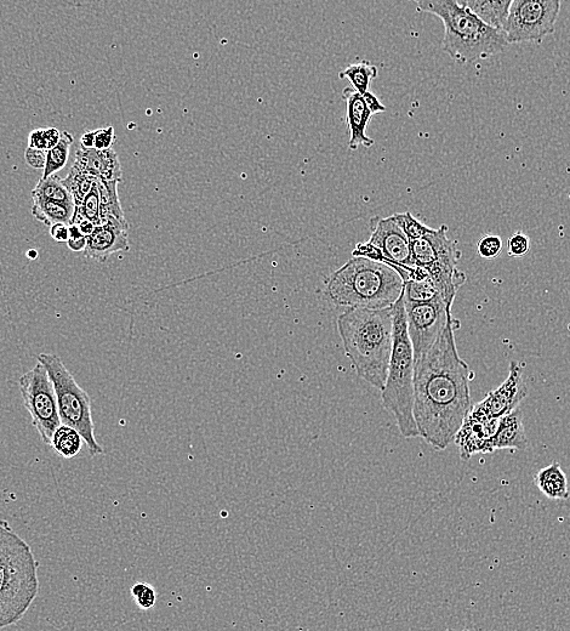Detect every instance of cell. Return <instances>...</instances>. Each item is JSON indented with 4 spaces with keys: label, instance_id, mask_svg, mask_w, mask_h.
Returning <instances> with one entry per match:
<instances>
[{
    "label": "cell",
    "instance_id": "obj_30",
    "mask_svg": "<svg viewBox=\"0 0 570 631\" xmlns=\"http://www.w3.org/2000/svg\"><path fill=\"white\" fill-rule=\"evenodd\" d=\"M100 206V191L98 180H96L93 189H91L87 197L84 198L81 206L76 208L73 219L76 218V216H82V218L93 221V223L98 226L101 224Z\"/></svg>",
    "mask_w": 570,
    "mask_h": 631
},
{
    "label": "cell",
    "instance_id": "obj_8",
    "mask_svg": "<svg viewBox=\"0 0 570 631\" xmlns=\"http://www.w3.org/2000/svg\"><path fill=\"white\" fill-rule=\"evenodd\" d=\"M38 362L47 369L57 400V408L61 424L72 426L82 435L85 445L91 457L104 454V448L95 436V424L93 412H91V400L87 391L74 379L72 373L62 362L59 356L54 354H41Z\"/></svg>",
    "mask_w": 570,
    "mask_h": 631
},
{
    "label": "cell",
    "instance_id": "obj_28",
    "mask_svg": "<svg viewBox=\"0 0 570 631\" xmlns=\"http://www.w3.org/2000/svg\"><path fill=\"white\" fill-rule=\"evenodd\" d=\"M116 142V133L112 125L107 127L91 130L84 133L81 138V146L83 150H108Z\"/></svg>",
    "mask_w": 570,
    "mask_h": 631
},
{
    "label": "cell",
    "instance_id": "obj_21",
    "mask_svg": "<svg viewBox=\"0 0 570 631\" xmlns=\"http://www.w3.org/2000/svg\"><path fill=\"white\" fill-rule=\"evenodd\" d=\"M118 184L119 183H117V181H106L98 179L101 203V224H104L106 223V221L111 219L121 221V223L124 224H128V221L127 219H125L124 216L121 201H119Z\"/></svg>",
    "mask_w": 570,
    "mask_h": 631
},
{
    "label": "cell",
    "instance_id": "obj_26",
    "mask_svg": "<svg viewBox=\"0 0 570 631\" xmlns=\"http://www.w3.org/2000/svg\"><path fill=\"white\" fill-rule=\"evenodd\" d=\"M73 141L72 134L62 132L59 144L47 152V164H45L43 169L42 179H47L66 167Z\"/></svg>",
    "mask_w": 570,
    "mask_h": 631
},
{
    "label": "cell",
    "instance_id": "obj_6",
    "mask_svg": "<svg viewBox=\"0 0 570 631\" xmlns=\"http://www.w3.org/2000/svg\"><path fill=\"white\" fill-rule=\"evenodd\" d=\"M381 399L403 437H419L414 418V350L410 340L403 294L393 305V344Z\"/></svg>",
    "mask_w": 570,
    "mask_h": 631
},
{
    "label": "cell",
    "instance_id": "obj_22",
    "mask_svg": "<svg viewBox=\"0 0 570 631\" xmlns=\"http://www.w3.org/2000/svg\"><path fill=\"white\" fill-rule=\"evenodd\" d=\"M513 0H476L471 10L489 26L504 30Z\"/></svg>",
    "mask_w": 570,
    "mask_h": 631
},
{
    "label": "cell",
    "instance_id": "obj_3",
    "mask_svg": "<svg viewBox=\"0 0 570 631\" xmlns=\"http://www.w3.org/2000/svg\"><path fill=\"white\" fill-rule=\"evenodd\" d=\"M421 13L440 17L444 25L443 50L458 64H471L503 53L506 34L489 26L456 0H414Z\"/></svg>",
    "mask_w": 570,
    "mask_h": 631
},
{
    "label": "cell",
    "instance_id": "obj_32",
    "mask_svg": "<svg viewBox=\"0 0 570 631\" xmlns=\"http://www.w3.org/2000/svg\"><path fill=\"white\" fill-rule=\"evenodd\" d=\"M393 218L396 219L399 226L402 227L404 233H406L409 241L416 240L431 232L433 229L421 223L418 219L414 218L412 213H396L393 214Z\"/></svg>",
    "mask_w": 570,
    "mask_h": 631
},
{
    "label": "cell",
    "instance_id": "obj_39",
    "mask_svg": "<svg viewBox=\"0 0 570 631\" xmlns=\"http://www.w3.org/2000/svg\"><path fill=\"white\" fill-rule=\"evenodd\" d=\"M50 236L53 237L56 242L67 243L68 238H70V225L61 223L51 225Z\"/></svg>",
    "mask_w": 570,
    "mask_h": 631
},
{
    "label": "cell",
    "instance_id": "obj_18",
    "mask_svg": "<svg viewBox=\"0 0 570 631\" xmlns=\"http://www.w3.org/2000/svg\"><path fill=\"white\" fill-rule=\"evenodd\" d=\"M523 413L520 408L500 418L497 435L494 437V451L499 449H526L528 447Z\"/></svg>",
    "mask_w": 570,
    "mask_h": 631
},
{
    "label": "cell",
    "instance_id": "obj_42",
    "mask_svg": "<svg viewBox=\"0 0 570 631\" xmlns=\"http://www.w3.org/2000/svg\"><path fill=\"white\" fill-rule=\"evenodd\" d=\"M456 2H458L461 5H464V7H466V8H470L471 9L473 3H475L476 0H456Z\"/></svg>",
    "mask_w": 570,
    "mask_h": 631
},
{
    "label": "cell",
    "instance_id": "obj_34",
    "mask_svg": "<svg viewBox=\"0 0 570 631\" xmlns=\"http://www.w3.org/2000/svg\"><path fill=\"white\" fill-rule=\"evenodd\" d=\"M477 250L483 259H495L503 250V240L499 236L488 235L478 242Z\"/></svg>",
    "mask_w": 570,
    "mask_h": 631
},
{
    "label": "cell",
    "instance_id": "obj_11",
    "mask_svg": "<svg viewBox=\"0 0 570 631\" xmlns=\"http://www.w3.org/2000/svg\"><path fill=\"white\" fill-rule=\"evenodd\" d=\"M407 327L414 350V360L425 354L440 337L446 327L453 305L447 303L442 295L429 301L404 300Z\"/></svg>",
    "mask_w": 570,
    "mask_h": 631
},
{
    "label": "cell",
    "instance_id": "obj_13",
    "mask_svg": "<svg viewBox=\"0 0 570 631\" xmlns=\"http://www.w3.org/2000/svg\"><path fill=\"white\" fill-rule=\"evenodd\" d=\"M523 372L521 363L512 361L505 382L498 389L488 392L484 400L471 407L469 413L482 418H501L518 408L528 395Z\"/></svg>",
    "mask_w": 570,
    "mask_h": 631
},
{
    "label": "cell",
    "instance_id": "obj_37",
    "mask_svg": "<svg viewBox=\"0 0 570 631\" xmlns=\"http://www.w3.org/2000/svg\"><path fill=\"white\" fill-rule=\"evenodd\" d=\"M88 237L83 235L77 225H70V238H68L67 246L72 252L83 253L87 248Z\"/></svg>",
    "mask_w": 570,
    "mask_h": 631
},
{
    "label": "cell",
    "instance_id": "obj_7",
    "mask_svg": "<svg viewBox=\"0 0 570 631\" xmlns=\"http://www.w3.org/2000/svg\"><path fill=\"white\" fill-rule=\"evenodd\" d=\"M448 231L447 225L433 229L425 236L410 241V250L413 265L424 269L444 300L453 305L467 277L458 269L461 252L458 243L448 237Z\"/></svg>",
    "mask_w": 570,
    "mask_h": 631
},
{
    "label": "cell",
    "instance_id": "obj_33",
    "mask_svg": "<svg viewBox=\"0 0 570 631\" xmlns=\"http://www.w3.org/2000/svg\"><path fill=\"white\" fill-rule=\"evenodd\" d=\"M130 593L131 596H133L135 604L138 605L141 610L148 611L156 605L157 593L150 584L136 583L133 585V588H131Z\"/></svg>",
    "mask_w": 570,
    "mask_h": 631
},
{
    "label": "cell",
    "instance_id": "obj_12",
    "mask_svg": "<svg viewBox=\"0 0 570 631\" xmlns=\"http://www.w3.org/2000/svg\"><path fill=\"white\" fill-rule=\"evenodd\" d=\"M370 242L381 249L389 265L403 278V281L412 280L415 266L412 260L410 241L402 227L398 225L393 215L389 218H376L370 220Z\"/></svg>",
    "mask_w": 570,
    "mask_h": 631
},
{
    "label": "cell",
    "instance_id": "obj_43",
    "mask_svg": "<svg viewBox=\"0 0 570 631\" xmlns=\"http://www.w3.org/2000/svg\"><path fill=\"white\" fill-rule=\"evenodd\" d=\"M26 255H27V258H28V259H32V260H34V259H37V258H38V252H37V250H36V249H31V250H28V252H27V254H26Z\"/></svg>",
    "mask_w": 570,
    "mask_h": 631
},
{
    "label": "cell",
    "instance_id": "obj_2",
    "mask_svg": "<svg viewBox=\"0 0 570 631\" xmlns=\"http://www.w3.org/2000/svg\"><path fill=\"white\" fill-rule=\"evenodd\" d=\"M338 331L358 377L383 390L393 344V306L349 308L338 317Z\"/></svg>",
    "mask_w": 570,
    "mask_h": 631
},
{
    "label": "cell",
    "instance_id": "obj_17",
    "mask_svg": "<svg viewBox=\"0 0 570 631\" xmlns=\"http://www.w3.org/2000/svg\"><path fill=\"white\" fill-rule=\"evenodd\" d=\"M73 167L101 180L117 181V183L123 181L121 162L113 149L79 150L76 152Z\"/></svg>",
    "mask_w": 570,
    "mask_h": 631
},
{
    "label": "cell",
    "instance_id": "obj_29",
    "mask_svg": "<svg viewBox=\"0 0 570 631\" xmlns=\"http://www.w3.org/2000/svg\"><path fill=\"white\" fill-rule=\"evenodd\" d=\"M441 295L435 284L426 278L423 281L404 282L403 299L408 301H429Z\"/></svg>",
    "mask_w": 570,
    "mask_h": 631
},
{
    "label": "cell",
    "instance_id": "obj_4",
    "mask_svg": "<svg viewBox=\"0 0 570 631\" xmlns=\"http://www.w3.org/2000/svg\"><path fill=\"white\" fill-rule=\"evenodd\" d=\"M39 562L31 545L0 520V629L19 623L39 594Z\"/></svg>",
    "mask_w": 570,
    "mask_h": 631
},
{
    "label": "cell",
    "instance_id": "obj_10",
    "mask_svg": "<svg viewBox=\"0 0 570 631\" xmlns=\"http://www.w3.org/2000/svg\"><path fill=\"white\" fill-rule=\"evenodd\" d=\"M561 0H513L504 26L510 44L541 42L555 32Z\"/></svg>",
    "mask_w": 570,
    "mask_h": 631
},
{
    "label": "cell",
    "instance_id": "obj_16",
    "mask_svg": "<svg viewBox=\"0 0 570 631\" xmlns=\"http://www.w3.org/2000/svg\"><path fill=\"white\" fill-rule=\"evenodd\" d=\"M342 99L346 101L347 105L346 118L350 129V149L357 150L361 146L369 149L375 144V141L370 139L366 133L370 119L374 116L373 112L370 111L363 94L358 93L352 87L344 89Z\"/></svg>",
    "mask_w": 570,
    "mask_h": 631
},
{
    "label": "cell",
    "instance_id": "obj_14",
    "mask_svg": "<svg viewBox=\"0 0 570 631\" xmlns=\"http://www.w3.org/2000/svg\"><path fill=\"white\" fill-rule=\"evenodd\" d=\"M499 423L500 418H482L467 414L453 440L459 449L460 458L469 460L476 454L495 452L493 443Z\"/></svg>",
    "mask_w": 570,
    "mask_h": 631
},
{
    "label": "cell",
    "instance_id": "obj_5",
    "mask_svg": "<svg viewBox=\"0 0 570 631\" xmlns=\"http://www.w3.org/2000/svg\"><path fill=\"white\" fill-rule=\"evenodd\" d=\"M403 289V278L392 266L362 257L347 261L327 281L330 299L347 308H391Z\"/></svg>",
    "mask_w": 570,
    "mask_h": 631
},
{
    "label": "cell",
    "instance_id": "obj_36",
    "mask_svg": "<svg viewBox=\"0 0 570 631\" xmlns=\"http://www.w3.org/2000/svg\"><path fill=\"white\" fill-rule=\"evenodd\" d=\"M353 257H362L369 260L378 261V263H385L389 265V260L386 259L381 249L376 247L372 242L358 243L355 250H353Z\"/></svg>",
    "mask_w": 570,
    "mask_h": 631
},
{
    "label": "cell",
    "instance_id": "obj_19",
    "mask_svg": "<svg viewBox=\"0 0 570 631\" xmlns=\"http://www.w3.org/2000/svg\"><path fill=\"white\" fill-rule=\"evenodd\" d=\"M535 483L546 498L552 500H566L569 498L567 475L560 463L545 466L535 476Z\"/></svg>",
    "mask_w": 570,
    "mask_h": 631
},
{
    "label": "cell",
    "instance_id": "obj_20",
    "mask_svg": "<svg viewBox=\"0 0 570 631\" xmlns=\"http://www.w3.org/2000/svg\"><path fill=\"white\" fill-rule=\"evenodd\" d=\"M32 215L34 219L45 226L54 224L71 225L76 207L70 204L42 200V198H32Z\"/></svg>",
    "mask_w": 570,
    "mask_h": 631
},
{
    "label": "cell",
    "instance_id": "obj_31",
    "mask_svg": "<svg viewBox=\"0 0 570 631\" xmlns=\"http://www.w3.org/2000/svg\"><path fill=\"white\" fill-rule=\"evenodd\" d=\"M61 132L56 128L36 129L28 136V147L48 152L53 149L61 139Z\"/></svg>",
    "mask_w": 570,
    "mask_h": 631
},
{
    "label": "cell",
    "instance_id": "obj_23",
    "mask_svg": "<svg viewBox=\"0 0 570 631\" xmlns=\"http://www.w3.org/2000/svg\"><path fill=\"white\" fill-rule=\"evenodd\" d=\"M83 443V437L78 430L72 428V426L61 424L54 432L50 447L60 457L72 459L81 453Z\"/></svg>",
    "mask_w": 570,
    "mask_h": 631
},
{
    "label": "cell",
    "instance_id": "obj_38",
    "mask_svg": "<svg viewBox=\"0 0 570 631\" xmlns=\"http://www.w3.org/2000/svg\"><path fill=\"white\" fill-rule=\"evenodd\" d=\"M25 159L28 166L33 169H44L47 164V152L27 147Z\"/></svg>",
    "mask_w": 570,
    "mask_h": 631
},
{
    "label": "cell",
    "instance_id": "obj_27",
    "mask_svg": "<svg viewBox=\"0 0 570 631\" xmlns=\"http://www.w3.org/2000/svg\"><path fill=\"white\" fill-rule=\"evenodd\" d=\"M96 180H98V178H95V176L82 172V170L72 166L67 178L64 179V184L68 191L71 192L76 208L81 206L84 198L87 197L88 193L93 189Z\"/></svg>",
    "mask_w": 570,
    "mask_h": 631
},
{
    "label": "cell",
    "instance_id": "obj_1",
    "mask_svg": "<svg viewBox=\"0 0 570 631\" xmlns=\"http://www.w3.org/2000/svg\"><path fill=\"white\" fill-rule=\"evenodd\" d=\"M461 322L449 315L446 327L425 354L414 360V418L419 436L437 451L453 442L472 407L473 372L460 357L455 332Z\"/></svg>",
    "mask_w": 570,
    "mask_h": 631
},
{
    "label": "cell",
    "instance_id": "obj_9",
    "mask_svg": "<svg viewBox=\"0 0 570 631\" xmlns=\"http://www.w3.org/2000/svg\"><path fill=\"white\" fill-rule=\"evenodd\" d=\"M19 388L34 428L45 445L50 446L54 432L61 425V419L54 385L41 362L22 375Z\"/></svg>",
    "mask_w": 570,
    "mask_h": 631
},
{
    "label": "cell",
    "instance_id": "obj_25",
    "mask_svg": "<svg viewBox=\"0 0 570 631\" xmlns=\"http://www.w3.org/2000/svg\"><path fill=\"white\" fill-rule=\"evenodd\" d=\"M378 68L369 61L363 60L358 64H352L349 67L340 71L339 78L347 79L352 85L353 89H356L358 93L364 94L369 92V85L373 79L378 77Z\"/></svg>",
    "mask_w": 570,
    "mask_h": 631
},
{
    "label": "cell",
    "instance_id": "obj_24",
    "mask_svg": "<svg viewBox=\"0 0 570 631\" xmlns=\"http://www.w3.org/2000/svg\"><path fill=\"white\" fill-rule=\"evenodd\" d=\"M31 195L32 198H42V200L70 204V206L76 207L71 192L68 191L64 180L59 175H51L47 179L39 180Z\"/></svg>",
    "mask_w": 570,
    "mask_h": 631
},
{
    "label": "cell",
    "instance_id": "obj_35",
    "mask_svg": "<svg viewBox=\"0 0 570 631\" xmlns=\"http://www.w3.org/2000/svg\"><path fill=\"white\" fill-rule=\"evenodd\" d=\"M530 249V240L523 232H516L507 241V253L512 258H521L527 255Z\"/></svg>",
    "mask_w": 570,
    "mask_h": 631
},
{
    "label": "cell",
    "instance_id": "obj_15",
    "mask_svg": "<svg viewBox=\"0 0 570 631\" xmlns=\"http://www.w3.org/2000/svg\"><path fill=\"white\" fill-rule=\"evenodd\" d=\"M129 224L118 220H108L98 225L88 236L87 248L83 254L87 259H93L104 264L113 254L129 252Z\"/></svg>",
    "mask_w": 570,
    "mask_h": 631
},
{
    "label": "cell",
    "instance_id": "obj_41",
    "mask_svg": "<svg viewBox=\"0 0 570 631\" xmlns=\"http://www.w3.org/2000/svg\"><path fill=\"white\" fill-rule=\"evenodd\" d=\"M72 224L77 225L78 229L81 230L83 235H85L87 237L89 235H91V233L94 232L95 227H96V225L93 223V221H90L88 219H84V218H82V216H76V218L73 219Z\"/></svg>",
    "mask_w": 570,
    "mask_h": 631
},
{
    "label": "cell",
    "instance_id": "obj_40",
    "mask_svg": "<svg viewBox=\"0 0 570 631\" xmlns=\"http://www.w3.org/2000/svg\"><path fill=\"white\" fill-rule=\"evenodd\" d=\"M364 96V100H366L368 107L370 108V111L373 112V115H376V113H383L386 111V107L381 104V102L379 101L378 98H376V95H374L373 93L367 92L363 94Z\"/></svg>",
    "mask_w": 570,
    "mask_h": 631
}]
</instances>
